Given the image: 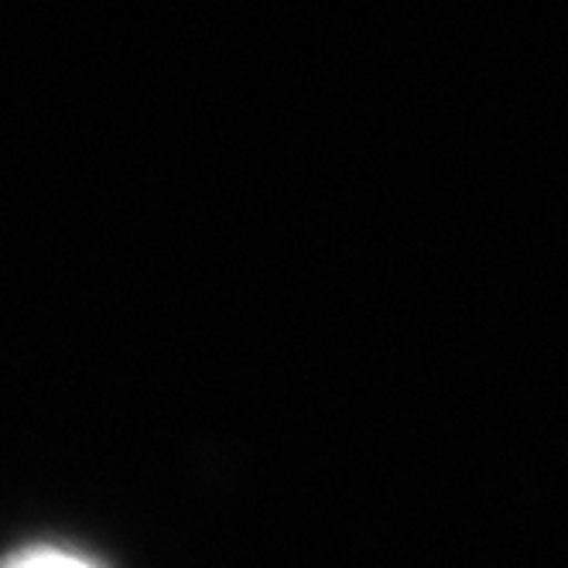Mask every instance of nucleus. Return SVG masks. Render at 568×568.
Returning <instances> with one entry per match:
<instances>
[{
	"label": "nucleus",
	"instance_id": "1",
	"mask_svg": "<svg viewBox=\"0 0 568 568\" xmlns=\"http://www.w3.org/2000/svg\"><path fill=\"white\" fill-rule=\"evenodd\" d=\"M0 568H103L97 558L72 551V548H59V545H31L21 548L14 555H8L0 561Z\"/></svg>",
	"mask_w": 568,
	"mask_h": 568
}]
</instances>
